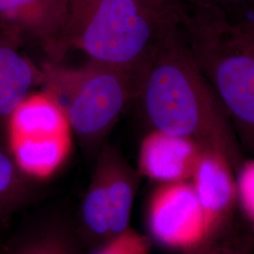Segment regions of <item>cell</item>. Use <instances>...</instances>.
<instances>
[{
	"instance_id": "cell-1",
	"label": "cell",
	"mask_w": 254,
	"mask_h": 254,
	"mask_svg": "<svg viewBox=\"0 0 254 254\" xmlns=\"http://www.w3.org/2000/svg\"><path fill=\"white\" fill-rule=\"evenodd\" d=\"M136 98L152 129L218 151L238 169L241 157L235 129L196 64L180 23L156 46Z\"/></svg>"
},
{
	"instance_id": "cell-2",
	"label": "cell",
	"mask_w": 254,
	"mask_h": 254,
	"mask_svg": "<svg viewBox=\"0 0 254 254\" xmlns=\"http://www.w3.org/2000/svg\"><path fill=\"white\" fill-rule=\"evenodd\" d=\"M180 27L236 134L254 152V41L220 9L185 6Z\"/></svg>"
},
{
	"instance_id": "cell-3",
	"label": "cell",
	"mask_w": 254,
	"mask_h": 254,
	"mask_svg": "<svg viewBox=\"0 0 254 254\" xmlns=\"http://www.w3.org/2000/svg\"><path fill=\"white\" fill-rule=\"evenodd\" d=\"M179 23L139 0H69L67 46L127 72L139 89L156 46Z\"/></svg>"
},
{
	"instance_id": "cell-4",
	"label": "cell",
	"mask_w": 254,
	"mask_h": 254,
	"mask_svg": "<svg viewBox=\"0 0 254 254\" xmlns=\"http://www.w3.org/2000/svg\"><path fill=\"white\" fill-rule=\"evenodd\" d=\"M43 71V90L63 107L73 134L88 149L100 144L138 92L129 73L91 61L79 68L49 63Z\"/></svg>"
},
{
	"instance_id": "cell-5",
	"label": "cell",
	"mask_w": 254,
	"mask_h": 254,
	"mask_svg": "<svg viewBox=\"0 0 254 254\" xmlns=\"http://www.w3.org/2000/svg\"><path fill=\"white\" fill-rule=\"evenodd\" d=\"M66 112L45 90L31 92L9 120L8 152L28 179L47 180L64 166L73 147Z\"/></svg>"
},
{
	"instance_id": "cell-6",
	"label": "cell",
	"mask_w": 254,
	"mask_h": 254,
	"mask_svg": "<svg viewBox=\"0 0 254 254\" xmlns=\"http://www.w3.org/2000/svg\"><path fill=\"white\" fill-rule=\"evenodd\" d=\"M147 225L158 244L183 254L205 240L203 215L191 182L159 184L149 200Z\"/></svg>"
},
{
	"instance_id": "cell-7",
	"label": "cell",
	"mask_w": 254,
	"mask_h": 254,
	"mask_svg": "<svg viewBox=\"0 0 254 254\" xmlns=\"http://www.w3.org/2000/svg\"><path fill=\"white\" fill-rule=\"evenodd\" d=\"M69 0H0V31L39 46L51 63L67 51Z\"/></svg>"
},
{
	"instance_id": "cell-8",
	"label": "cell",
	"mask_w": 254,
	"mask_h": 254,
	"mask_svg": "<svg viewBox=\"0 0 254 254\" xmlns=\"http://www.w3.org/2000/svg\"><path fill=\"white\" fill-rule=\"evenodd\" d=\"M233 165L220 152L202 148L190 182L202 211L206 238L227 227L237 200Z\"/></svg>"
},
{
	"instance_id": "cell-9",
	"label": "cell",
	"mask_w": 254,
	"mask_h": 254,
	"mask_svg": "<svg viewBox=\"0 0 254 254\" xmlns=\"http://www.w3.org/2000/svg\"><path fill=\"white\" fill-rule=\"evenodd\" d=\"M202 147L195 140L152 129L138 152V173L159 184L190 181Z\"/></svg>"
},
{
	"instance_id": "cell-10",
	"label": "cell",
	"mask_w": 254,
	"mask_h": 254,
	"mask_svg": "<svg viewBox=\"0 0 254 254\" xmlns=\"http://www.w3.org/2000/svg\"><path fill=\"white\" fill-rule=\"evenodd\" d=\"M23 46L15 35L0 31V134L6 135L14 110L44 79L43 68L22 52Z\"/></svg>"
},
{
	"instance_id": "cell-11",
	"label": "cell",
	"mask_w": 254,
	"mask_h": 254,
	"mask_svg": "<svg viewBox=\"0 0 254 254\" xmlns=\"http://www.w3.org/2000/svg\"><path fill=\"white\" fill-rule=\"evenodd\" d=\"M95 170L100 173L106 190L112 238L130 228L140 174L130 167L116 148L109 145L103 146L101 149Z\"/></svg>"
},
{
	"instance_id": "cell-12",
	"label": "cell",
	"mask_w": 254,
	"mask_h": 254,
	"mask_svg": "<svg viewBox=\"0 0 254 254\" xmlns=\"http://www.w3.org/2000/svg\"><path fill=\"white\" fill-rule=\"evenodd\" d=\"M0 254H77L72 234L63 224L41 223L12 236Z\"/></svg>"
},
{
	"instance_id": "cell-13",
	"label": "cell",
	"mask_w": 254,
	"mask_h": 254,
	"mask_svg": "<svg viewBox=\"0 0 254 254\" xmlns=\"http://www.w3.org/2000/svg\"><path fill=\"white\" fill-rule=\"evenodd\" d=\"M27 180L8 150L0 146V224L27 201L29 197Z\"/></svg>"
},
{
	"instance_id": "cell-14",
	"label": "cell",
	"mask_w": 254,
	"mask_h": 254,
	"mask_svg": "<svg viewBox=\"0 0 254 254\" xmlns=\"http://www.w3.org/2000/svg\"><path fill=\"white\" fill-rule=\"evenodd\" d=\"M82 222L87 232L95 239H110L109 203L104 182L97 170L83 199Z\"/></svg>"
},
{
	"instance_id": "cell-15",
	"label": "cell",
	"mask_w": 254,
	"mask_h": 254,
	"mask_svg": "<svg viewBox=\"0 0 254 254\" xmlns=\"http://www.w3.org/2000/svg\"><path fill=\"white\" fill-rule=\"evenodd\" d=\"M184 254H254V240L226 227Z\"/></svg>"
},
{
	"instance_id": "cell-16",
	"label": "cell",
	"mask_w": 254,
	"mask_h": 254,
	"mask_svg": "<svg viewBox=\"0 0 254 254\" xmlns=\"http://www.w3.org/2000/svg\"><path fill=\"white\" fill-rule=\"evenodd\" d=\"M93 254H150V244L147 237L129 228L106 241Z\"/></svg>"
},
{
	"instance_id": "cell-17",
	"label": "cell",
	"mask_w": 254,
	"mask_h": 254,
	"mask_svg": "<svg viewBox=\"0 0 254 254\" xmlns=\"http://www.w3.org/2000/svg\"><path fill=\"white\" fill-rule=\"evenodd\" d=\"M236 178L237 200L254 228V159L241 162Z\"/></svg>"
},
{
	"instance_id": "cell-18",
	"label": "cell",
	"mask_w": 254,
	"mask_h": 254,
	"mask_svg": "<svg viewBox=\"0 0 254 254\" xmlns=\"http://www.w3.org/2000/svg\"><path fill=\"white\" fill-rule=\"evenodd\" d=\"M184 6H198L220 9L228 16L233 10L246 12L254 5V0H179Z\"/></svg>"
},
{
	"instance_id": "cell-19",
	"label": "cell",
	"mask_w": 254,
	"mask_h": 254,
	"mask_svg": "<svg viewBox=\"0 0 254 254\" xmlns=\"http://www.w3.org/2000/svg\"><path fill=\"white\" fill-rule=\"evenodd\" d=\"M149 9L162 15L164 17L172 19L174 21H181L185 6L179 0H139Z\"/></svg>"
},
{
	"instance_id": "cell-20",
	"label": "cell",
	"mask_w": 254,
	"mask_h": 254,
	"mask_svg": "<svg viewBox=\"0 0 254 254\" xmlns=\"http://www.w3.org/2000/svg\"><path fill=\"white\" fill-rule=\"evenodd\" d=\"M246 12L251 13V18L247 19V21L238 23V24L245 30L247 34L254 41V5L251 9H248Z\"/></svg>"
}]
</instances>
